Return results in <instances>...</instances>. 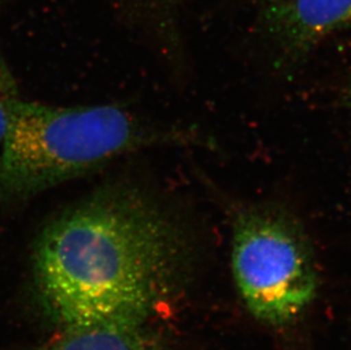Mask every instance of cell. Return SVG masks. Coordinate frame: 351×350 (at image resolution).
<instances>
[{"instance_id":"6da1fadb","label":"cell","mask_w":351,"mask_h":350,"mask_svg":"<svg viewBox=\"0 0 351 350\" xmlns=\"http://www.w3.org/2000/svg\"><path fill=\"white\" fill-rule=\"evenodd\" d=\"M182 247V232L158 198L114 180L43 228L34 268L47 306L64 327L143 322Z\"/></svg>"},{"instance_id":"7a4b0ae2","label":"cell","mask_w":351,"mask_h":350,"mask_svg":"<svg viewBox=\"0 0 351 350\" xmlns=\"http://www.w3.org/2000/svg\"><path fill=\"white\" fill-rule=\"evenodd\" d=\"M207 145L198 131L160 128L119 105H21L0 154V205L27 202L131 152Z\"/></svg>"},{"instance_id":"3957f363","label":"cell","mask_w":351,"mask_h":350,"mask_svg":"<svg viewBox=\"0 0 351 350\" xmlns=\"http://www.w3.org/2000/svg\"><path fill=\"white\" fill-rule=\"evenodd\" d=\"M231 266L242 301L266 323L295 320L316 294L307 237L295 215L278 202L245 204L233 211Z\"/></svg>"},{"instance_id":"277c9868","label":"cell","mask_w":351,"mask_h":350,"mask_svg":"<svg viewBox=\"0 0 351 350\" xmlns=\"http://www.w3.org/2000/svg\"><path fill=\"white\" fill-rule=\"evenodd\" d=\"M278 65H298L328 36L351 25V0H288L262 12Z\"/></svg>"},{"instance_id":"5b68a950","label":"cell","mask_w":351,"mask_h":350,"mask_svg":"<svg viewBox=\"0 0 351 350\" xmlns=\"http://www.w3.org/2000/svg\"><path fill=\"white\" fill-rule=\"evenodd\" d=\"M45 350H160L143 322H108L64 327Z\"/></svg>"},{"instance_id":"8992f818","label":"cell","mask_w":351,"mask_h":350,"mask_svg":"<svg viewBox=\"0 0 351 350\" xmlns=\"http://www.w3.org/2000/svg\"><path fill=\"white\" fill-rule=\"evenodd\" d=\"M23 100L10 65L0 55V148L10 133Z\"/></svg>"},{"instance_id":"52a82bcc","label":"cell","mask_w":351,"mask_h":350,"mask_svg":"<svg viewBox=\"0 0 351 350\" xmlns=\"http://www.w3.org/2000/svg\"><path fill=\"white\" fill-rule=\"evenodd\" d=\"M259 1L262 3L263 12V10H269V8H273V7L278 6V5H281V3L288 1V0H259Z\"/></svg>"},{"instance_id":"ba28073f","label":"cell","mask_w":351,"mask_h":350,"mask_svg":"<svg viewBox=\"0 0 351 350\" xmlns=\"http://www.w3.org/2000/svg\"><path fill=\"white\" fill-rule=\"evenodd\" d=\"M343 100H345L346 103L348 104V105L351 106V83L347 86V89H346Z\"/></svg>"},{"instance_id":"9c48e42d","label":"cell","mask_w":351,"mask_h":350,"mask_svg":"<svg viewBox=\"0 0 351 350\" xmlns=\"http://www.w3.org/2000/svg\"><path fill=\"white\" fill-rule=\"evenodd\" d=\"M7 0H0V8L5 5V3H6Z\"/></svg>"}]
</instances>
